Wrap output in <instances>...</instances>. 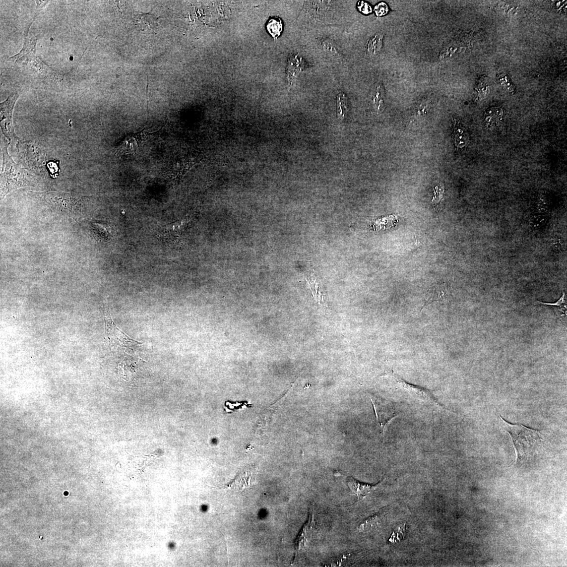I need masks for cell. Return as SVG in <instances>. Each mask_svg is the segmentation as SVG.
I'll return each mask as SVG.
<instances>
[{"label":"cell","instance_id":"cell-7","mask_svg":"<svg viewBox=\"0 0 567 567\" xmlns=\"http://www.w3.org/2000/svg\"><path fill=\"white\" fill-rule=\"evenodd\" d=\"M389 374L393 378L395 382L400 388L407 392L413 398L426 403L435 405L438 407H442V405L439 403L431 390L424 387L409 383L394 373H390Z\"/></svg>","mask_w":567,"mask_h":567},{"label":"cell","instance_id":"cell-24","mask_svg":"<svg viewBox=\"0 0 567 567\" xmlns=\"http://www.w3.org/2000/svg\"><path fill=\"white\" fill-rule=\"evenodd\" d=\"M357 7L359 12L364 14H369L372 12V7L370 4L365 1H359Z\"/></svg>","mask_w":567,"mask_h":567},{"label":"cell","instance_id":"cell-22","mask_svg":"<svg viewBox=\"0 0 567 567\" xmlns=\"http://www.w3.org/2000/svg\"><path fill=\"white\" fill-rule=\"evenodd\" d=\"M434 196L432 202L435 204H439L443 199L444 194V188L443 187L440 188L439 186H436L434 189Z\"/></svg>","mask_w":567,"mask_h":567},{"label":"cell","instance_id":"cell-14","mask_svg":"<svg viewBox=\"0 0 567 567\" xmlns=\"http://www.w3.org/2000/svg\"><path fill=\"white\" fill-rule=\"evenodd\" d=\"M453 138L455 146L458 149L465 147L469 140V134L460 122L455 121Z\"/></svg>","mask_w":567,"mask_h":567},{"label":"cell","instance_id":"cell-11","mask_svg":"<svg viewBox=\"0 0 567 567\" xmlns=\"http://www.w3.org/2000/svg\"><path fill=\"white\" fill-rule=\"evenodd\" d=\"M347 484L350 490L357 496L358 501H362L369 494L375 491L379 485L363 483L353 478H348Z\"/></svg>","mask_w":567,"mask_h":567},{"label":"cell","instance_id":"cell-16","mask_svg":"<svg viewBox=\"0 0 567 567\" xmlns=\"http://www.w3.org/2000/svg\"><path fill=\"white\" fill-rule=\"evenodd\" d=\"M266 30L276 41L280 37L283 29L282 20L279 17H273L269 19L266 25Z\"/></svg>","mask_w":567,"mask_h":567},{"label":"cell","instance_id":"cell-13","mask_svg":"<svg viewBox=\"0 0 567 567\" xmlns=\"http://www.w3.org/2000/svg\"><path fill=\"white\" fill-rule=\"evenodd\" d=\"M504 111L499 107H493L486 111L484 114V123L486 127L492 128L498 126L502 122Z\"/></svg>","mask_w":567,"mask_h":567},{"label":"cell","instance_id":"cell-12","mask_svg":"<svg viewBox=\"0 0 567 567\" xmlns=\"http://www.w3.org/2000/svg\"><path fill=\"white\" fill-rule=\"evenodd\" d=\"M187 222L184 220L170 223L164 227L162 234L168 240L176 242L182 237Z\"/></svg>","mask_w":567,"mask_h":567},{"label":"cell","instance_id":"cell-19","mask_svg":"<svg viewBox=\"0 0 567 567\" xmlns=\"http://www.w3.org/2000/svg\"><path fill=\"white\" fill-rule=\"evenodd\" d=\"M539 304L545 305L552 306L555 310V312L558 317L562 318L566 317L567 316V303L566 298V293L563 291V295L561 297L560 299L555 303H544L537 301Z\"/></svg>","mask_w":567,"mask_h":567},{"label":"cell","instance_id":"cell-9","mask_svg":"<svg viewBox=\"0 0 567 567\" xmlns=\"http://www.w3.org/2000/svg\"><path fill=\"white\" fill-rule=\"evenodd\" d=\"M305 66L304 59L298 53L292 54L288 60L287 78L288 83L292 85L303 71Z\"/></svg>","mask_w":567,"mask_h":567},{"label":"cell","instance_id":"cell-10","mask_svg":"<svg viewBox=\"0 0 567 567\" xmlns=\"http://www.w3.org/2000/svg\"><path fill=\"white\" fill-rule=\"evenodd\" d=\"M315 529V523L312 511L310 512V517L307 523L305 524L296 542L297 550L298 552L307 548L311 542V540Z\"/></svg>","mask_w":567,"mask_h":567},{"label":"cell","instance_id":"cell-3","mask_svg":"<svg viewBox=\"0 0 567 567\" xmlns=\"http://www.w3.org/2000/svg\"><path fill=\"white\" fill-rule=\"evenodd\" d=\"M104 315L105 332L111 345L127 348H132L142 344L141 342L135 340L125 334L114 322L109 308L103 307Z\"/></svg>","mask_w":567,"mask_h":567},{"label":"cell","instance_id":"cell-5","mask_svg":"<svg viewBox=\"0 0 567 567\" xmlns=\"http://www.w3.org/2000/svg\"><path fill=\"white\" fill-rule=\"evenodd\" d=\"M20 95L15 93L1 103V128L5 137L15 145L20 139L15 133L12 124V114L16 102Z\"/></svg>","mask_w":567,"mask_h":567},{"label":"cell","instance_id":"cell-18","mask_svg":"<svg viewBox=\"0 0 567 567\" xmlns=\"http://www.w3.org/2000/svg\"><path fill=\"white\" fill-rule=\"evenodd\" d=\"M337 114L340 123L343 122L348 112V100L346 94L340 92L337 96Z\"/></svg>","mask_w":567,"mask_h":567},{"label":"cell","instance_id":"cell-8","mask_svg":"<svg viewBox=\"0 0 567 567\" xmlns=\"http://www.w3.org/2000/svg\"><path fill=\"white\" fill-rule=\"evenodd\" d=\"M371 400L376 413L377 422L381 430L384 434L385 429L398 414L395 412L391 402L380 398L372 397Z\"/></svg>","mask_w":567,"mask_h":567},{"label":"cell","instance_id":"cell-6","mask_svg":"<svg viewBox=\"0 0 567 567\" xmlns=\"http://www.w3.org/2000/svg\"><path fill=\"white\" fill-rule=\"evenodd\" d=\"M156 132H149L145 128L125 136L116 147L117 155L122 157L136 154L138 149Z\"/></svg>","mask_w":567,"mask_h":567},{"label":"cell","instance_id":"cell-21","mask_svg":"<svg viewBox=\"0 0 567 567\" xmlns=\"http://www.w3.org/2000/svg\"><path fill=\"white\" fill-rule=\"evenodd\" d=\"M380 518L377 515L367 518L359 527V531L361 532L371 529L379 524Z\"/></svg>","mask_w":567,"mask_h":567},{"label":"cell","instance_id":"cell-15","mask_svg":"<svg viewBox=\"0 0 567 567\" xmlns=\"http://www.w3.org/2000/svg\"><path fill=\"white\" fill-rule=\"evenodd\" d=\"M252 474L248 472L240 474L238 478L232 482L229 487L233 490L242 491L250 488L252 484Z\"/></svg>","mask_w":567,"mask_h":567},{"label":"cell","instance_id":"cell-20","mask_svg":"<svg viewBox=\"0 0 567 567\" xmlns=\"http://www.w3.org/2000/svg\"><path fill=\"white\" fill-rule=\"evenodd\" d=\"M321 46L324 52L328 55L334 57L340 56V53L335 44L329 39H323L321 41Z\"/></svg>","mask_w":567,"mask_h":567},{"label":"cell","instance_id":"cell-27","mask_svg":"<svg viewBox=\"0 0 567 567\" xmlns=\"http://www.w3.org/2000/svg\"><path fill=\"white\" fill-rule=\"evenodd\" d=\"M48 168L49 170V172L53 176L57 175L59 172V166L56 162L52 161H50L48 164Z\"/></svg>","mask_w":567,"mask_h":567},{"label":"cell","instance_id":"cell-1","mask_svg":"<svg viewBox=\"0 0 567 567\" xmlns=\"http://www.w3.org/2000/svg\"><path fill=\"white\" fill-rule=\"evenodd\" d=\"M500 418L503 421L507 433L511 438L516 451V460L519 462L541 443V434L523 425L510 424L501 416Z\"/></svg>","mask_w":567,"mask_h":567},{"label":"cell","instance_id":"cell-23","mask_svg":"<svg viewBox=\"0 0 567 567\" xmlns=\"http://www.w3.org/2000/svg\"><path fill=\"white\" fill-rule=\"evenodd\" d=\"M375 12L377 16H382L388 13V6L384 2H380L375 7Z\"/></svg>","mask_w":567,"mask_h":567},{"label":"cell","instance_id":"cell-28","mask_svg":"<svg viewBox=\"0 0 567 567\" xmlns=\"http://www.w3.org/2000/svg\"><path fill=\"white\" fill-rule=\"evenodd\" d=\"M36 2H37V13H36V15H36L35 16V17L37 16L38 14L42 10H43L44 7H46V5L49 4V1H44H44H36Z\"/></svg>","mask_w":567,"mask_h":567},{"label":"cell","instance_id":"cell-17","mask_svg":"<svg viewBox=\"0 0 567 567\" xmlns=\"http://www.w3.org/2000/svg\"><path fill=\"white\" fill-rule=\"evenodd\" d=\"M383 38V35L382 34L378 33L369 41L367 50L370 56H376L379 53L382 47Z\"/></svg>","mask_w":567,"mask_h":567},{"label":"cell","instance_id":"cell-2","mask_svg":"<svg viewBox=\"0 0 567 567\" xmlns=\"http://www.w3.org/2000/svg\"><path fill=\"white\" fill-rule=\"evenodd\" d=\"M3 168L1 173V196L4 197L8 193L23 186L24 171L19 165L13 161L8 155L7 146L3 148Z\"/></svg>","mask_w":567,"mask_h":567},{"label":"cell","instance_id":"cell-4","mask_svg":"<svg viewBox=\"0 0 567 567\" xmlns=\"http://www.w3.org/2000/svg\"><path fill=\"white\" fill-rule=\"evenodd\" d=\"M30 26L31 25L26 31L22 50L19 53L12 57L9 58L8 59V61L13 63L14 64L16 65L26 66L32 64V63H33L34 65H44L36 53V45H37L38 39L36 37H33V36L29 35V31Z\"/></svg>","mask_w":567,"mask_h":567},{"label":"cell","instance_id":"cell-26","mask_svg":"<svg viewBox=\"0 0 567 567\" xmlns=\"http://www.w3.org/2000/svg\"><path fill=\"white\" fill-rule=\"evenodd\" d=\"M374 103L376 105V106H377V109L378 110V111H379L381 108V107L382 106L381 103H383V100H382V99L381 98V93L380 87H378L377 89L376 94L375 97H374Z\"/></svg>","mask_w":567,"mask_h":567},{"label":"cell","instance_id":"cell-25","mask_svg":"<svg viewBox=\"0 0 567 567\" xmlns=\"http://www.w3.org/2000/svg\"><path fill=\"white\" fill-rule=\"evenodd\" d=\"M547 222V219L544 216L539 215L534 217L531 222L535 228H539L544 226Z\"/></svg>","mask_w":567,"mask_h":567}]
</instances>
